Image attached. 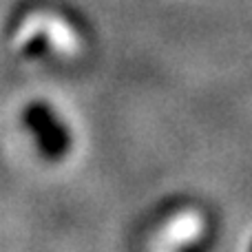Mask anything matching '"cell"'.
Listing matches in <instances>:
<instances>
[{
    "label": "cell",
    "instance_id": "1",
    "mask_svg": "<svg viewBox=\"0 0 252 252\" xmlns=\"http://www.w3.org/2000/svg\"><path fill=\"white\" fill-rule=\"evenodd\" d=\"M22 120H25L27 128L33 133V137L38 139L40 151L47 157L60 159L69 151V135H66L64 126L60 124L56 113L44 102H31V104H27Z\"/></svg>",
    "mask_w": 252,
    "mask_h": 252
},
{
    "label": "cell",
    "instance_id": "2",
    "mask_svg": "<svg viewBox=\"0 0 252 252\" xmlns=\"http://www.w3.org/2000/svg\"><path fill=\"white\" fill-rule=\"evenodd\" d=\"M204 219H201L199 213L195 210H184V213L175 215L168 221V226L164 228V239L168 241L170 246H188L192 241H197L201 235H204Z\"/></svg>",
    "mask_w": 252,
    "mask_h": 252
},
{
    "label": "cell",
    "instance_id": "3",
    "mask_svg": "<svg viewBox=\"0 0 252 252\" xmlns=\"http://www.w3.org/2000/svg\"><path fill=\"white\" fill-rule=\"evenodd\" d=\"M42 27L47 42L56 49L62 56H73L80 49V40L75 29L66 20H62L60 16H42Z\"/></svg>",
    "mask_w": 252,
    "mask_h": 252
},
{
    "label": "cell",
    "instance_id": "4",
    "mask_svg": "<svg viewBox=\"0 0 252 252\" xmlns=\"http://www.w3.org/2000/svg\"><path fill=\"white\" fill-rule=\"evenodd\" d=\"M250 250H252V244H250Z\"/></svg>",
    "mask_w": 252,
    "mask_h": 252
}]
</instances>
